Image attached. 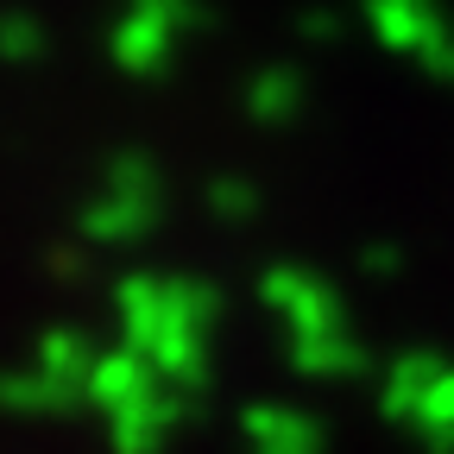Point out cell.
<instances>
[{
    "instance_id": "6da1fadb",
    "label": "cell",
    "mask_w": 454,
    "mask_h": 454,
    "mask_svg": "<svg viewBox=\"0 0 454 454\" xmlns=\"http://www.w3.org/2000/svg\"><path fill=\"white\" fill-rule=\"evenodd\" d=\"M32 372L51 385L57 404H70V397H76V379H82V372H95V360H89V348H82L76 334H51V340H38Z\"/></svg>"
},
{
    "instance_id": "7a4b0ae2",
    "label": "cell",
    "mask_w": 454,
    "mask_h": 454,
    "mask_svg": "<svg viewBox=\"0 0 454 454\" xmlns=\"http://www.w3.org/2000/svg\"><path fill=\"white\" fill-rule=\"evenodd\" d=\"M38 51V32H32V20H0V57H13V64H20V57H32Z\"/></svg>"
}]
</instances>
